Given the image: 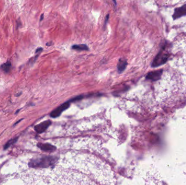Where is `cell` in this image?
<instances>
[{"instance_id": "obj_1", "label": "cell", "mask_w": 186, "mask_h": 185, "mask_svg": "<svg viewBox=\"0 0 186 185\" xmlns=\"http://www.w3.org/2000/svg\"><path fill=\"white\" fill-rule=\"evenodd\" d=\"M165 47L162 48L158 54L156 56L152 64V67H158L159 66L165 64L169 58V54L166 52Z\"/></svg>"}, {"instance_id": "obj_6", "label": "cell", "mask_w": 186, "mask_h": 185, "mask_svg": "<svg viewBox=\"0 0 186 185\" xmlns=\"http://www.w3.org/2000/svg\"><path fill=\"white\" fill-rule=\"evenodd\" d=\"M127 65V60L125 58H120L118 64V70L120 73L123 72Z\"/></svg>"}, {"instance_id": "obj_12", "label": "cell", "mask_w": 186, "mask_h": 185, "mask_svg": "<svg viewBox=\"0 0 186 185\" xmlns=\"http://www.w3.org/2000/svg\"><path fill=\"white\" fill-rule=\"evenodd\" d=\"M42 51H43V49H42V48H39V49H37V51H36V53H39V52H41Z\"/></svg>"}, {"instance_id": "obj_2", "label": "cell", "mask_w": 186, "mask_h": 185, "mask_svg": "<svg viewBox=\"0 0 186 185\" xmlns=\"http://www.w3.org/2000/svg\"><path fill=\"white\" fill-rule=\"evenodd\" d=\"M185 15H186V4L183 5L181 7L176 8L172 17L174 20H176Z\"/></svg>"}, {"instance_id": "obj_11", "label": "cell", "mask_w": 186, "mask_h": 185, "mask_svg": "<svg viewBox=\"0 0 186 185\" xmlns=\"http://www.w3.org/2000/svg\"><path fill=\"white\" fill-rule=\"evenodd\" d=\"M109 17H110V15L109 14H108L107 15V16L106 17V19H105V25H104V27H105L106 25H107V23L108 22V20L109 19Z\"/></svg>"}, {"instance_id": "obj_5", "label": "cell", "mask_w": 186, "mask_h": 185, "mask_svg": "<svg viewBox=\"0 0 186 185\" xmlns=\"http://www.w3.org/2000/svg\"><path fill=\"white\" fill-rule=\"evenodd\" d=\"M69 103H65L63 105H62L61 106L59 107L58 108L56 109L55 111H53L51 113V116L52 117H56L57 116H58L60 114H61V112L65 110L67 107L69 106Z\"/></svg>"}, {"instance_id": "obj_13", "label": "cell", "mask_w": 186, "mask_h": 185, "mask_svg": "<svg viewBox=\"0 0 186 185\" xmlns=\"http://www.w3.org/2000/svg\"><path fill=\"white\" fill-rule=\"evenodd\" d=\"M43 18H44V14H42V15H41V18H40V21L43 20Z\"/></svg>"}, {"instance_id": "obj_3", "label": "cell", "mask_w": 186, "mask_h": 185, "mask_svg": "<svg viewBox=\"0 0 186 185\" xmlns=\"http://www.w3.org/2000/svg\"><path fill=\"white\" fill-rule=\"evenodd\" d=\"M51 123V122L50 121H44L35 126L34 130H35L36 132H37L39 134L43 133L45 131V130L50 126Z\"/></svg>"}, {"instance_id": "obj_10", "label": "cell", "mask_w": 186, "mask_h": 185, "mask_svg": "<svg viewBox=\"0 0 186 185\" xmlns=\"http://www.w3.org/2000/svg\"><path fill=\"white\" fill-rule=\"evenodd\" d=\"M17 139H18V138L17 137V138H15V139H11V140L8 141L7 142V143H6V144L4 145V149H5H5H8V148H9L12 145L14 144V143H15V142H17Z\"/></svg>"}, {"instance_id": "obj_7", "label": "cell", "mask_w": 186, "mask_h": 185, "mask_svg": "<svg viewBox=\"0 0 186 185\" xmlns=\"http://www.w3.org/2000/svg\"><path fill=\"white\" fill-rule=\"evenodd\" d=\"M38 147L41 149V150L46 152L52 151L55 150V147L49 143H39L38 145Z\"/></svg>"}, {"instance_id": "obj_9", "label": "cell", "mask_w": 186, "mask_h": 185, "mask_svg": "<svg viewBox=\"0 0 186 185\" xmlns=\"http://www.w3.org/2000/svg\"><path fill=\"white\" fill-rule=\"evenodd\" d=\"M1 68L4 72L8 73L10 71V70L11 68V64L9 61H8L6 63L3 64L1 66Z\"/></svg>"}, {"instance_id": "obj_4", "label": "cell", "mask_w": 186, "mask_h": 185, "mask_svg": "<svg viewBox=\"0 0 186 185\" xmlns=\"http://www.w3.org/2000/svg\"><path fill=\"white\" fill-rule=\"evenodd\" d=\"M162 72L163 71L162 70L151 72L146 76V78L152 80H158L161 78L162 74Z\"/></svg>"}, {"instance_id": "obj_8", "label": "cell", "mask_w": 186, "mask_h": 185, "mask_svg": "<svg viewBox=\"0 0 186 185\" xmlns=\"http://www.w3.org/2000/svg\"><path fill=\"white\" fill-rule=\"evenodd\" d=\"M72 49L77 50V51H88L89 47L87 45L85 44H81V45H75L72 46Z\"/></svg>"}, {"instance_id": "obj_14", "label": "cell", "mask_w": 186, "mask_h": 185, "mask_svg": "<svg viewBox=\"0 0 186 185\" xmlns=\"http://www.w3.org/2000/svg\"><path fill=\"white\" fill-rule=\"evenodd\" d=\"M113 2H114V4H115V5H116V4H117V3H116V0H113Z\"/></svg>"}]
</instances>
